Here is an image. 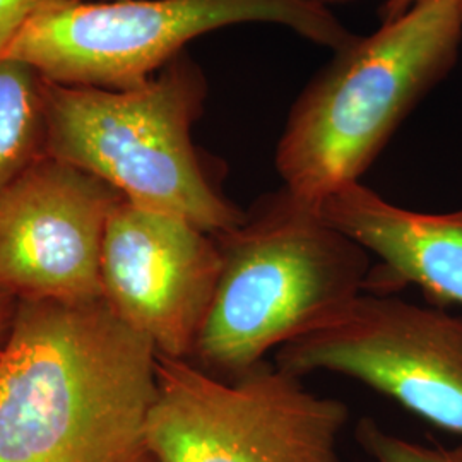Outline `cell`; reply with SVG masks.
Masks as SVG:
<instances>
[{"instance_id":"obj_1","label":"cell","mask_w":462,"mask_h":462,"mask_svg":"<svg viewBox=\"0 0 462 462\" xmlns=\"http://www.w3.org/2000/svg\"><path fill=\"white\" fill-rule=\"evenodd\" d=\"M156 370L105 297L21 300L0 349V462H158Z\"/></svg>"},{"instance_id":"obj_2","label":"cell","mask_w":462,"mask_h":462,"mask_svg":"<svg viewBox=\"0 0 462 462\" xmlns=\"http://www.w3.org/2000/svg\"><path fill=\"white\" fill-rule=\"evenodd\" d=\"M221 274L192 356L217 379L245 375L365 293L372 255L320 206L281 187L215 235Z\"/></svg>"},{"instance_id":"obj_3","label":"cell","mask_w":462,"mask_h":462,"mask_svg":"<svg viewBox=\"0 0 462 462\" xmlns=\"http://www.w3.org/2000/svg\"><path fill=\"white\" fill-rule=\"evenodd\" d=\"M462 17L425 0L334 51L293 103L274 165L282 187L320 206L360 182L418 101L457 60Z\"/></svg>"},{"instance_id":"obj_4","label":"cell","mask_w":462,"mask_h":462,"mask_svg":"<svg viewBox=\"0 0 462 462\" xmlns=\"http://www.w3.org/2000/svg\"><path fill=\"white\" fill-rule=\"evenodd\" d=\"M42 95L47 156L97 177L133 204L180 216L208 233L242 223L245 211L223 194L192 141L208 79L185 53L135 89L43 78Z\"/></svg>"},{"instance_id":"obj_5","label":"cell","mask_w":462,"mask_h":462,"mask_svg":"<svg viewBox=\"0 0 462 462\" xmlns=\"http://www.w3.org/2000/svg\"><path fill=\"white\" fill-rule=\"evenodd\" d=\"M273 23L332 51L356 36L317 0H49L7 57L51 83L129 91L202 34Z\"/></svg>"},{"instance_id":"obj_6","label":"cell","mask_w":462,"mask_h":462,"mask_svg":"<svg viewBox=\"0 0 462 462\" xmlns=\"http://www.w3.org/2000/svg\"><path fill=\"white\" fill-rule=\"evenodd\" d=\"M148 444L158 462H343L346 402L317 396L267 360L223 380L158 355Z\"/></svg>"},{"instance_id":"obj_7","label":"cell","mask_w":462,"mask_h":462,"mask_svg":"<svg viewBox=\"0 0 462 462\" xmlns=\"http://www.w3.org/2000/svg\"><path fill=\"white\" fill-rule=\"evenodd\" d=\"M274 365L300 379L329 372L358 380L462 437V317L446 309L362 293L278 347Z\"/></svg>"},{"instance_id":"obj_8","label":"cell","mask_w":462,"mask_h":462,"mask_svg":"<svg viewBox=\"0 0 462 462\" xmlns=\"http://www.w3.org/2000/svg\"><path fill=\"white\" fill-rule=\"evenodd\" d=\"M221 248L180 216L122 198L101 245L103 297L158 355L190 360L215 300Z\"/></svg>"},{"instance_id":"obj_9","label":"cell","mask_w":462,"mask_h":462,"mask_svg":"<svg viewBox=\"0 0 462 462\" xmlns=\"http://www.w3.org/2000/svg\"><path fill=\"white\" fill-rule=\"evenodd\" d=\"M122 196L42 156L0 190V286L21 300L103 297L101 245Z\"/></svg>"},{"instance_id":"obj_10","label":"cell","mask_w":462,"mask_h":462,"mask_svg":"<svg viewBox=\"0 0 462 462\" xmlns=\"http://www.w3.org/2000/svg\"><path fill=\"white\" fill-rule=\"evenodd\" d=\"M320 213L375 257L365 293L397 295L414 286L433 307H462V209L416 213L356 182L322 200Z\"/></svg>"},{"instance_id":"obj_11","label":"cell","mask_w":462,"mask_h":462,"mask_svg":"<svg viewBox=\"0 0 462 462\" xmlns=\"http://www.w3.org/2000/svg\"><path fill=\"white\" fill-rule=\"evenodd\" d=\"M42 81L33 67L0 60V190L47 154Z\"/></svg>"},{"instance_id":"obj_12","label":"cell","mask_w":462,"mask_h":462,"mask_svg":"<svg viewBox=\"0 0 462 462\" xmlns=\"http://www.w3.org/2000/svg\"><path fill=\"white\" fill-rule=\"evenodd\" d=\"M355 439L374 462H462V442L456 447L423 446L382 429L368 416L358 421Z\"/></svg>"},{"instance_id":"obj_13","label":"cell","mask_w":462,"mask_h":462,"mask_svg":"<svg viewBox=\"0 0 462 462\" xmlns=\"http://www.w3.org/2000/svg\"><path fill=\"white\" fill-rule=\"evenodd\" d=\"M47 2L49 0H0V60L7 57L23 28Z\"/></svg>"},{"instance_id":"obj_14","label":"cell","mask_w":462,"mask_h":462,"mask_svg":"<svg viewBox=\"0 0 462 462\" xmlns=\"http://www.w3.org/2000/svg\"><path fill=\"white\" fill-rule=\"evenodd\" d=\"M420 2H425V0H383L379 7L380 21L385 23V21H393L396 17L402 16ZM452 2L456 4L462 17V0H452Z\"/></svg>"},{"instance_id":"obj_15","label":"cell","mask_w":462,"mask_h":462,"mask_svg":"<svg viewBox=\"0 0 462 462\" xmlns=\"http://www.w3.org/2000/svg\"><path fill=\"white\" fill-rule=\"evenodd\" d=\"M11 300H13V295L0 286V349L4 346L7 336H9L7 330H11L14 314H16V310L13 312Z\"/></svg>"},{"instance_id":"obj_16","label":"cell","mask_w":462,"mask_h":462,"mask_svg":"<svg viewBox=\"0 0 462 462\" xmlns=\"http://www.w3.org/2000/svg\"><path fill=\"white\" fill-rule=\"evenodd\" d=\"M317 2H320L322 5H326V7H329L330 5H339V4H349V2H355V0H317Z\"/></svg>"},{"instance_id":"obj_17","label":"cell","mask_w":462,"mask_h":462,"mask_svg":"<svg viewBox=\"0 0 462 462\" xmlns=\"http://www.w3.org/2000/svg\"><path fill=\"white\" fill-rule=\"evenodd\" d=\"M74 2H95V0H74Z\"/></svg>"}]
</instances>
